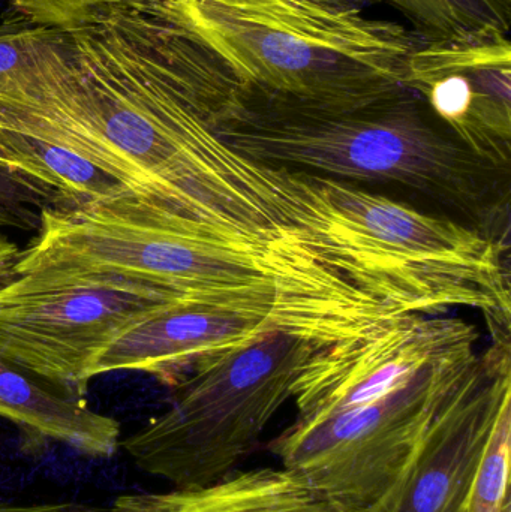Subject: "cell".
<instances>
[{"label": "cell", "mask_w": 511, "mask_h": 512, "mask_svg": "<svg viewBox=\"0 0 511 512\" xmlns=\"http://www.w3.org/2000/svg\"><path fill=\"white\" fill-rule=\"evenodd\" d=\"M510 456L511 400L495 421L465 512H511Z\"/></svg>", "instance_id": "16"}, {"label": "cell", "mask_w": 511, "mask_h": 512, "mask_svg": "<svg viewBox=\"0 0 511 512\" xmlns=\"http://www.w3.org/2000/svg\"><path fill=\"white\" fill-rule=\"evenodd\" d=\"M0 418L11 421L27 451L50 442L90 459H111L120 448V423L93 411L84 397L36 378L0 358Z\"/></svg>", "instance_id": "11"}, {"label": "cell", "mask_w": 511, "mask_h": 512, "mask_svg": "<svg viewBox=\"0 0 511 512\" xmlns=\"http://www.w3.org/2000/svg\"><path fill=\"white\" fill-rule=\"evenodd\" d=\"M323 343L273 330L198 361L170 406L120 441L138 469L194 489L237 471Z\"/></svg>", "instance_id": "4"}, {"label": "cell", "mask_w": 511, "mask_h": 512, "mask_svg": "<svg viewBox=\"0 0 511 512\" xmlns=\"http://www.w3.org/2000/svg\"><path fill=\"white\" fill-rule=\"evenodd\" d=\"M11 276L108 274L180 300L288 318L323 291V265L287 240L197 221L120 197L80 209L44 207Z\"/></svg>", "instance_id": "2"}, {"label": "cell", "mask_w": 511, "mask_h": 512, "mask_svg": "<svg viewBox=\"0 0 511 512\" xmlns=\"http://www.w3.org/2000/svg\"><path fill=\"white\" fill-rule=\"evenodd\" d=\"M413 90L471 152L510 171L511 44L480 29L422 39L405 66Z\"/></svg>", "instance_id": "7"}, {"label": "cell", "mask_w": 511, "mask_h": 512, "mask_svg": "<svg viewBox=\"0 0 511 512\" xmlns=\"http://www.w3.org/2000/svg\"><path fill=\"white\" fill-rule=\"evenodd\" d=\"M0 144L15 170L50 195L53 209H80L114 198L134 197L93 162L41 135L0 126Z\"/></svg>", "instance_id": "13"}, {"label": "cell", "mask_w": 511, "mask_h": 512, "mask_svg": "<svg viewBox=\"0 0 511 512\" xmlns=\"http://www.w3.org/2000/svg\"><path fill=\"white\" fill-rule=\"evenodd\" d=\"M20 254V249L8 237L0 234V283L5 282L12 273V265Z\"/></svg>", "instance_id": "20"}, {"label": "cell", "mask_w": 511, "mask_h": 512, "mask_svg": "<svg viewBox=\"0 0 511 512\" xmlns=\"http://www.w3.org/2000/svg\"><path fill=\"white\" fill-rule=\"evenodd\" d=\"M176 300L108 274L9 276L0 283V358L84 397L114 340Z\"/></svg>", "instance_id": "6"}, {"label": "cell", "mask_w": 511, "mask_h": 512, "mask_svg": "<svg viewBox=\"0 0 511 512\" xmlns=\"http://www.w3.org/2000/svg\"><path fill=\"white\" fill-rule=\"evenodd\" d=\"M62 30L17 15L0 21V90H29L69 66Z\"/></svg>", "instance_id": "14"}, {"label": "cell", "mask_w": 511, "mask_h": 512, "mask_svg": "<svg viewBox=\"0 0 511 512\" xmlns=\"http://www.w3.org/2000/svg\"><path fill=\"white\" fill-rule=\"evenodd\" d=\"M326 2L354 3V5H359L362 6V8H365L369 3L386 2V0H326Z\"/></svg>", "instance_id": "21"}, {"label": "cell", "mask_w": 511, "mask_h": 512, "mask_svg": "<svg viewBox=\"0 0 511 512\" xmlns=\"http://www.w3.org/2000/svg\"><path fill=\"white\" fill-rule=\"evenodd\" d=\"M0 512H116L113 507L105 508L83 502H47V504L12 505L0 504Z\"/></svg>", "instance_id": "19"}, {"label": "cell", "mask_w": 511, "mask_h": 512, "mask_svg": "<svg viewBox=\"0 0 511 512\" xmlns=\"http://www.w3.org/2000/svg\"><path fill=\"white\" fill-rule=\"evenodd\" d=\"M195 35L245 84L320 105H350L404 86L420 38L326 0H174Z\"/></svg>", "instance_id": "3"}, {"label": "cell", "mask_w": 511, "mask_h": 512, "mask_svg": "<svg viewBox=\"0 0 511 512\" xmlns=\"http://www.w3.org/2000/svg\"><path fill=\"white\" fill-rule=\"evenodd\" d=\"M273 330L291 331L279 316L264 310L171 301L117 337L90 375L93 379L105 373L143 372L174 387L204 357L246 345Z\"/></svg>", "instance_id": "10"}, {"label": "cell", "mask_w": 511, "mask_h": 512, "mask_svg": "<svg viewBox=\"0 0 511 512\" xmlns=\"http://www.w3.org/2000/svg\"><path fill=\"white\" fill-rule=\"evenodd\" d=\"M474 331L386 396L294 421L269 450L342 512H380L441 409L485 361Z\"/></svg>", "instance_id": "5"}, {"label": "cell", "mask_w": 511, "mask_h": 512, "mask_svg": "<svg viewBox=\"0 0 511 512\" xmlns=\"http://www.w3.org/2000/svg\"><path fill=\"white\" fill-rule=\"evenodd\" d=\"M416 27L422 39L480 29L510 32L511 0H386Z\"/></svg>", "instance_id": "15"}, {"label": "cell", "mask_w": 511, "mask_h": 512, "mask_svg": "<svg viewBox=\"0 0 511 512\" xmlns=\"http://www.w3.org/2000/svg\"><path fill=\"white\" fill-rule=\"evenodd\" d=\"M509 400V334H494L482 367L432 421L380 512H465L495 421Z\"/></svg>", "instance_id": "9"}, {"label": "cell", "mask_w": 511, "mask_h": 512, "mask_svg": "<svg viewBox=\"0 0 511 512\" xmlns=\"http://www.w3.org/2000/svg\"><path fill=\"white\" fill-rule=\"evenodd\" d=\"M474 331L464 319L399 315L363 336L321 346L294 387L297 421L329 417L386 396Z\"/></svg>", "instance_id": "8"}, {"label": "cell", "mask_w": 511, "mask_h": 512, "mask_svg": "<svg viewBox=\"0 0 511 512\" xmlns=\"http://www.w3.org/2000/svg\"><path fill=\"white\" fill-rule=\"evenodd\" d=\"M212 128L254 161L345 183L401 186L486 233L509 213L510 171L471 152L404 86L357 104L320 105L239 81Z\"/></svg>", "instance_id": "1"}, {"label": "cell", "mask_w": 511, "mask_h": 512, "mask_svg": "<svg viewBox=\"0 0 511 512\" xmlns=\"http://www.w3.org/2000/svg\"><path fill=\"white\" fill-rule=\"evenodd\" d=\"M111 2L116 0H14V6L29 23L65 32Z\"/></svg>", "instance_id": "18"}, {"label": "cell", "mask_w": 511, "mask_h": 512, "mask_svg": "<svg viewBox=\"0 0 511 512\" xmlns=\"http://www.w3.org/2000/svg\"><path fill=\"white\" fill-rule=\"evenodd\" d=\"M44 207H54L47 192L0 165V231L38 230L39 213Z\"/></svg>", "instance_id": "17"}, {"label": "cell", "mask_w": 511, "mask_h": 512, "mask_svg": "<svg viewBox=\"0 0 511 512\" xmlns=\"http://www.w3.org/2000/svg\"><path fill=\"white\" fill-rule=\"evenodd\" d=\"M113 508L116 512H342L285 468L234 471L194 489L123 495Z\"/></svg>", "instance_id": "12"}]
</instances>
